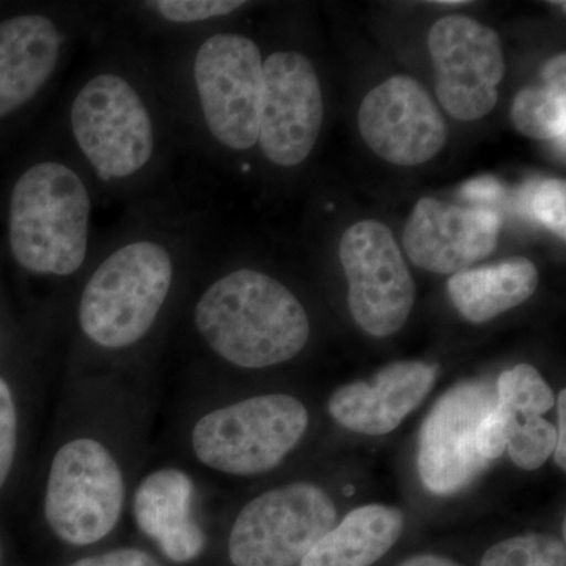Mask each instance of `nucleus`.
Listing matches in <instances>:
<instances>
[{
    "instance_id": "nucleus-1",
    "label": "nucleus",
    "mask_w": 566,
    "mask_h": 566,
    "mask_svg": "<svg viewBox=\"0 0 566 566\" xmlns=\"http://www.w3.org/2000/svg\"><path fill=\"white\" fill-rule=\"evenodd\" d=\"M96 245L71 297L69 378H140L182 308L192 226L178 205L144 200Z\"/></svg>"
},
{
    "instance_id": "nucleus-2",
    "label": "nucleus",
    "mask_w": 566,
    "mask_h": 566,
    "mask_svg": "<svg viewBox=\"0 0 566 566\" xmlns=\"http://www.w3.org/2000/svg\"><path fill=\"white\" fill-rule=\"evenodd\" d=\"M137 382L69 378L39 495L41 520L63 545H98L128 515L151 415Z\"/></svg>"
},
{
    "instance_id": "nucleus-3",
    "label": "nucleus",
    "mask_w": 566,
    "mask_h": 566,
    "mask_svg": "<svg viewBox=\"0 0 566 566\" xmlns=\"http://www.w3.org/2000/svg\"><path fill=\"white\" fill-rule=\"evenodd\" d=\"M111 32L69 93L59 137L99 199L139 203L166 177L178 126L150 55Z\"/></svg>"
},
{
    "instance_id": "nucleus-4",
    "label": "nucleus",
    "mask_w": 566,
    "mask_h": 566,
    "mask_svg": "<svg viewBox=\"0 0 566 566\" xmlns=\"http://www.w3.org/2000/svg\"><path fill=\"white\" fill-rule=\"evenodd\" d=\"M98 200L91 177L59 134L25 155L7 180L0 253L24 293V322L40 338L63 322L92 262Z\"/></svg>"
},
{
    "instance_id": "nucleus-5",
    "label": "nucleus",
    "mask_w": 566,
    "mask_h": 566,
    "mask_svg": "<svg viewBox=\"0 0 566 566\" xmlns=\"http://www.w3.org/2000/svg\"><path fill=\"white\" fill-rule=\"evenodd\" d=\"M169 63L158 69L175 117L192 114L205 134L230 151L259 144L263 54L240 32H214L191 46L174 41Z\"/></svg>"
},
{
    "instance_id": "nucleus-6",
    "label": "nucleus",
    "mask_w": 566,
    "mask_h": 566,
    "mask_svg": "<svg viewBox=\"0 0 566 566\" xmlns=\"http://www.w3.org/2000/svg\"><path fill=\"white\" fill-rule=\"evenodd\" d=\"M189 324L208 352L241 370H264L294 359L311 337L296 294L273 275L240 268L197 294Z\"/></svg>"
},
{
    "instance_id": "nucleus-7",
    "label": "nucleus",
    "mask_w": 566,
    "mask_h": 566,
    "mask_svg": "<svg viewBox=\"0 0 566 566\" xmlns=\"http://www.w3.org/2000/svg\"><path fill=\"white\" fill-rule=\"evenodd\" d=\"M96 7L25 3L0 11V140L35 114L74 43L96 25Z\"/></svg>"
},
{
    "instance_id": "nucleus-8",
    "label": "nucleus",
    "mask_w": 566,
    "mask_h": 566,
    "mask_svg": "<svg viewBox=\"0 0 566 566\" xmlns=\"http://www.w3.org/2000/svg\"><path fill=\"white\" fill-rule=\"evenodd\" d=\"M308 412L293 395L263 394L208 409L191 420L186 447L197 464L219 474H268L296 449Z\"/></svg>"
},
{
    "instance_id": "nucleus-9",
    "label": "nucleus",
    "mask_w": 566,
    "mask_h": 566,
    "mask_svg": "<svg viewBox=\"0 0 566 566\" xmlns=\"http://www.w3.org/2000/svg\"><path fill=\"white\" fill-rule=\"evenodd\" d=\"M337 523L329 495L297 482L256 495L241 509L229 535L234 566H296Z\"/></svg>"
},
{
    "instance_id": "nucleus-10",
    "label": "nucleus",
    "mask_w": 566,
    "mask_h": 566,
    "mask_svg": "<svg viewBox=\"0 0 566 566\" xmlns=\"http://www.w3.org/2000/svg\"><path fill=\"white\" fill-rule=\"evenodd\" d=\"M340 262L354 322L374 337L397 334L415 307L416 285L392 232L378 221L354 223L342 237Z\"/></svg>"
},
{
    "instance_id": "nucleus-11",
    "label": "nucleus",
    "mask_w": 566,
    "mask_h": 566,
    "mask_svg": "<svg viewBox=\"0 0 566 566\" xmlns=\"http://www.w3.org/2000/svg\"><path fill=\"white\" fill-rule=\"evenodd\" d=\"M436 96L457 120H480L494 109L505 59L497 32L465 17L441 18L428 36Z\"/></svg>"
},
{
    "instance_id": "nucleus-12",
    "label": "nucleus",
    "mask_w": 566,
    "mask_h": 566,
    "mask_svg": "<svg viewBox=\"0 0 566 566\" xmlns=\"http://www.w3.org/2000/svg\"><path fill=\"white\" fill-rule=\"evenodd\" d=\"M323 92L307 55L275 51L263 59V98L259 147L279 169L308 158L323 125Z\"/></svg>"
},
{
    "instance_id": "nucleus-13",
    "label": "nucleus",
    "mask_w": 566,
    "mask_h": 566,
    "mask_svg": "<svg viewBox=\"0 0 566 566\" xmlns=\"http://www.w3.org/2000/svg\"><path fill=\"white\" fill-rule=\"evenodd\" d=\"M495 406L488 379L460 382L442 395L424 419L419 438L420 480L434 494L463 490L488 468L476 450V430Z\"/></svg>"
},
{
    "instance_id": "nucleus-14",
    "label": "nucleus",
    "mask_w": 566,
    "mask_h": 566,
    "mask_svg": "<svg viewBox=\"0 0 566 566\" xmlns=\"http://www.w3.org/2000/svg\"><path fill=\"white\" fill-rule=\"evenodd\" d=\"M365 144L397 166H420L444 148L447 125L422 85L394 76L365 96L357 114Z\"/></svg>"
},
{
    "instance_id": "nucleus-15",
    "label": "nucleus",
    "mask_w": 566,
    "mask_h": 566,
    "mask_svg": "<svg viewBox=\"0 0 566 566\" xmlns=\"http://www.w3.org/2000/svg\"><path fill=\"white\" fill-rule=\"evenodd\" d=\"M501 223L490 208L457 207L424 197L406 223L405 251L424 271L461 273L494 252Z\"/></svg>"
},
{
    "instance_id": "nucleus-16",
    "label": "nucleus",
    "mask_w": 566,
    "mask_h": 566,
    "mask_svg": "<svg viewBox=\"0 0 566 566\" xmlns=\"http://www.w3.org/2000/svg\"><path fill=\"white\" fill-rule=\"evenodd\" d=\"M128 515L174 564H191L207 547V532L197 516V485L180 463L140 472L129 495Z\"/></svg>"
},
{
    "instance_id": "nucleus-17",
    "label": "nucleus",
    "mask_w": 566,
    "mask_h": 566,
    "mask_svg": "<svg viewBox=\"0 0 566 566\" xmlns=\"http://www.w3.org/2000/svg\"><path fill=\"white\" fill-rule=\"evenodd\" d=\"M436 365L395 363L371 382H353L331 397L329 412L346 430L368 436L394 431L433 389Z\"/></svg>"
},
{
    "instance_id": "nucleus-18",
    "label": "nucleus",
    "mask_w": 566,
    "mask_h": 566,
    "mask_svg": "<svg viewBox=\"0 0 566 566\" xmlns=\"http://www.w3.org/2000/svg\"><path fill=\"white\" fill-rule=\"evenodd\" d=\"M40 346L29 334L0 363V501L17 486L28 452Z\"/></svg>"
},
{
    "instance_id": "nucleus-19",
    "label": "nucleus",
    "mask_w": 566,
    "mask_h": 566,
    "mask_svg": "<svg viewBox=\"0 0 566 566\" xmlns=\"http://www.w3.org/2000/svg\"><path fill=\"white\" fill-rule=\"evenodd\" d=\"M403 527V515L394 506H360L331 528L301 566H371L392 549Z\"/></svg>"
},
{
    "instance_id": "nucleus-20",
    "label": "nucleus",
    "mask_w": 566,
    "mask_h": 566,
    "mask_svg": "<svg viewBox=\"0 0 566 566\" xmlns=\"http://www.w3.org/2000/svg\"><path fill=\"white\" fill-rule=\"evenodd\" d=\"M538 270L531 260L513 259L465 270L447 283L450 300L469 323L483 324L512 311L535 293Z\"/></svg>"
},
{
    "instance_id": "nucleus-21",
    "label": "nucleus",
    "mask_w": 566,
    "mask_h": 566,
    "mask_svg": "<svg viewBox=\"0 0 566 566\" xmlns=\"http://www.w3.org/2000/svg\"><path fill=\"white\" fill-rule=\"evenodd\" d=\"M248 3L243 0H150L123 3L122 17L140 33L178 41L200 25L237 13Z\"/></svg>"
},
{
    "instance_id": "nucleus-22",
    "label": "nucleus",
    "mask_w": 566,
    "mask_h": 566,
    "mask_svg": "<svg viewBox=\"0 0 566 566\" xmlns=\"http://www.w3.org/2000/svg\"><path fill=\"white\" fill-rule=\"evenodd\" d=\"M512 118L517 132L536 140L565 145L566 95L564 88L526 87L515 98Z\"/></svg>"
},
{
    "instance_id": "nucleus-23",
    "label": "nucleus",
    "mask_w": 566,
    "mask_h": 566,
    "mask_svg": "<svg viewBox=\"0 0 566 566\" xmlns=\"http://www.w3.org/2000/svg\"><path fill=\"white\" fill-rule=\"evenodd\" d=\"M495 403L520 417H542L556 405V397L532 365L520 364L499 376Z\"/></svg>"
},
{
    "instance_id": "nucleus-24",
    "label": "nucleus",
    "mask_w": 566,
    "mask_h": 566,
    "mask_svg": "<svg viewBox=\"0 0 566 566\" xmlns=\"http://www.w3.org/2000/svg\"><path fill=\"white\" fill-rule=\"evenodd\" d=\"M482 566H566L565 542L543 534L513 536L490 547Z\"/></svg>"
},
{
    "instance_id": "nucleus-25",
    "label": "nucleus",
    "mask_w": 566,
    "mask_h": 566,
    "mask_svg": "<svg viewBox=\"0 0 566 566\" xmlns=\"http://www.w3.org/2000/svg\"><path fill=\"white\" fill-rule=\"evenodd\" d=\"M556 446L557 430L553 423L543 417H520L506 450L517 468L535 471L554 455Z\"/></svg>"
},
{
    "instance_id": "nucleus-26",
    "label": "nucleus",
    "mask_w": 566,
    "mask_h": 566,
    "mask_svg": "<svg viewBox=\"0 0 566 566\" xmlns=\"http://www.w3.org/2000/svg\"><path fill=\"white\" fill-rule=\"evenodd\" d=\"M565 203L566 186L562 180L528 181L517 193L521 211L562 238L566 230Z\"/></svg>"
},
{
    "instance_id": "nucleus-27",
    "label": "nucleus",
    "mask_w": 566,
    "mask_h": 566,
    "mask_svg": "<svg viewBox=\"0 0 566 566\" xmlns=\"http://www.w3.org/2000/svg\"><path fill=\"white\" fill-rule=\"evenodd\" d=\"M517 419L520 416L497 403L483 417L482 423L476 430V450L488 463L504 455L506 442L515 431Z\"/></svg>"
},
{
    "instance_id": "nucleus-28",
    "label": "nucleus",
    "mask_w": 566,
    "mask_h": 566,
    "mask_svg": "<svg viewBox=\"0 0 566 566\" xmlns=\"http://www.w3.org/2000/svg\"><path fill=\"white\" fill-rule=\"evenodd\" d=\"M32 333L31 327L18 315L11 303L6 273H3L2 253H0V363Z\"/></svg>"
},
{
    "instance_id": "nucleus-29",
    "label": "nucleus",
    "mask_w": 566,
    "mask_h": 566,
    "mask_svg": "<svg viewBox=\"0 0 566 566\" xmlns=\"http://www.w3.org/2000/svg\"><path fill=\"white\" fill-rule=\"evenodd\" d=\"M69 566H163L148 551L136 546L115 547L77 558Z\"/></svg>"
},
{
    "instance_id": "nucleus-30",
    "label": "nucleus",
    "mask_w": 566,
    "mask_h": 566,
    "mask_svg": "<svg viewBox=\"0 0 566 566\" xmlns=\"http://www.w3.org/2000/svg\"><path fill=\"white\" fill-rule=\"evenodd\" d=\"M461 193L464 199L472 200V202L494 203L504 199L505 188L495 178L483 177L465 182L461 188Z\"/></svg>"
},
{
    "instance_id": "nucleus-31",
    "label": "nucleus",
    "mask_w": 566,
    "mask_h": 566,
    "mask_svg": "<svg viewBox=\"0 0 566 566\" xmlns=\"http://www.w3.org/2000/svg\"><path fill=\"white\" fill-rule=\"evenodd\" d=\"M557 446L554 450V458H556V464L562 471L566 469V390H562L557 397Z\"/></svg>"
},
{
    "instance_id": "nucleus-32",
    "label": "nucleus",
    "mask_w": 566,
    "mask_h": 566,
    "mask_svg": "<svg viewBox=\"0 0 566 566\" xmlns=\"http://www.w3.org/2000/svg\"><path fill=\"white\" fill-rule=\"evenodd\" d=\"M566 59L565 55H557L553 61L547 63L545 73H543V77H545L546 85H551V87L564 88L566 87Z\"/></svg>"
},
{
    "instance_id": "nucleus-33",
    "label": "nucleus",
    "mask_w": 566,
    "mask_h": 566,
    "mask_svg": "<svg viewBox=\"0 0 566 566\" xmlns=\"http://www.w3.org/2000/svg\"><path fill=\"white\" fill-rule=\"evenodd\" d=\"M400 566H460L449 558L439 556H416L408 558Z\"/></svg>"
},
{
    "instance_id": "nucleus-34",
    "label": "nucleus",
    "mask_w": 566,
    "mask_h": 566,
    "mask_svg": "<svg viewBox=\"0 0 566 566\" xmlns=\"http://www.w3.org/2000/svg\"><path fill=\"white\" fill-rule=\"evenodd\" d=\"M436 6H446V7H452V6H465L468 2H463V0H442V2H434Z\"/></svg>"
},
{
    "instance_id": "nucleus-35",
    "label": "nucleus",
    "mask_w": 566,
    "mask_h": 566,
    "mask_svg": "<svg viewBox=\"0 0 566 566\" xmlns=\"http://www.w3.org/2000/svg\"><path fill=\"white\" fill-rule=\"evenodd\" d=\"M3 565V545L2 539H0V566Z\"/></svg>"
},
{
    "instance_id": "nucleus-36",
    "label": "nucleus",
    "mask_w": 566,
    "mask_h": 566,
    "mask_svg": "<svg viewBox=\"0 0 566 566\" xmlns=\"http://www.w3.org/2000/svg\"><path fill=\"white\" fill-rule=\"evenodd\" d=\"M353 491H354V490H353V488H352V486L345 488V490H344V494H348V495H349V494H353Z\"/></svg>"
}]
</instances>
